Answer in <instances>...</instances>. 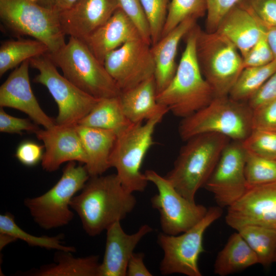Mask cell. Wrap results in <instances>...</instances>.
I'll return each instance as SVG.
<instances>
[{
	"label": "cell",
	"mask_w": 276,
	"mask_h": 276,
	"mask_svg": "<svg viewBox=\"0 0 276 276\" xmlns=\"http://www.w3.org/2000/svg\"><path fill=\"white\" fill-rule=\"evenodd\" d=\"M165 114H157L144 124L132 123L117 134L110 166L116 169L123 186L130 192H143L147 186L149 181L141 168L147 152L154 144L155 128Z\"/></svg>",
	"instance_id": "6"
},
{
	"label": "cell",
	"mask_w": 276,
	"mask_h": 276,
	"mask_svg": "<svg viewBox=\"0 0 276 276\" xmlns=\"http://www.w3.org/2000/svg\"><path fill=\"white\" fill-rule=\"evenodd\" d=\"M256 254L259 264L268 267L276 251V229L250 225L237 231Z\"/></svg>",
	"instance_id": "29"
},
{
	"label": "cell",
	"mask_w": 276,
	"mask_h": 276,
	"mask_svg": "<svg viewBox=\"0 0 276 276\" xmlns=\"http://www.w3.org/2000/svg\"><path fill=\"white\" fill-rule=\"evenodd\" d=\"M196 52L201 73L215 97L228 96L244 68L243 57L237 47L218 33L208 32L200 28Z\"/></svg>",
	"instance_id": "9"
},
{
	"label": "cell",
	"mask_w": 276,
	"mask_h": 276,
	"mask_svg": "<svg viewBox=\"0 0 276 276\" xmlns=\"http://www.w3.org/2000/svg\"><path fill=\"white\" fill-rule=\"evenodd\" d=\"M245 174L248 187L275 182L276 159L262 157L246 150Z\"/></svg>",
	"instance_id": "33"
},
{
	"label": "cell",
	"mask_w": 276,
	"mask_h": 276,
	"mask_svg": "<svg viewBox=\"0 0 276 276\" xmlns=\"http://www.w3.org/2000/svg\"><path fill=\"white\" fill-rule=\"evenodd\" d=\"M196 21L193 18L185 20L151 46L157 94L169 85L174 76L178 65L176 57L178 45L189 31L196 24Z\"/></svg>",
	"instance_id": "22"
},
{
	"label": "cell",
	"mask_w": 276,
	"mask_h": 276,
	"mask_svg": "<svg viewBox=\"0 0 276 276\" xmlns=\"http://www.w3.org/2000/svg\"><path fill=\"white\" fill-rule=\"evenodd\" d=\"M266 38L276 61V27H267Z\"/></svg>",
	"instance_id": "45"
},
{
	"label": "cell",
	"mask_w": 276,
	"mask_h": 276,
	"mask_svg": "<svg viewBox=\"0 0 276 276\" xmlns=\"http://www.w3.org/2000/svg\"><path fill=\"white\" fill-rule=\"evenodd\" d=\"M150 32L151 45L161 38L170 0H140Z\"/></svg>",
	"instance_id": "34"
},
{
	"label": "cell",
	"mask_w": 276,
	"mask_h": 276,
	"mask_svg": "<svg viewBox=\"0 0 276 276\" xmlns=\"http://www.w3.org/2000/svg\"><path fill=\"white\" fill-rule=\"evenodd\" d=\"M120 8L118 0H77L59 12L61 28L65 35L83 40Z\"/></svg>",
	"instance_id": "17"
},
{
	"label": "cell",
	"mask_w": 276,
	"mask_h": 276,
	"mask_svg": "<svg viewBox=\"0 0 276 276\" xmlns=\"http://www.w3.org/2000/svg\"><path fill=\"white\" fill-rule=\"evenodd\" d=\"M206 11L205 0H170L162 37L187 19L203 17Z\"/></svg>",
	"instance_id": "32"
},
{
	"label": "cell",
	"mask_w": 276,
	"mask_h": 276,
	"mask_svg": "<svg viewBox=\"0 0 276 276\" xmlns=\"http://www.w3.org/2000/svg\"><path fill=\"white\" fill-rule=\"evenodd\" d=\"M75 126L56 124L52 128L39 129L35 132L37 139L43 143L41 166L45 171H55L65 162L86 164V154Z\"/></svg>",
	"instance_id": "18"
},
{
	"label": "cell",
	"mask_w": 276,
	"mask_h": 276,
	"mask_svg": "<svg viewBox=\"0 0 276 276\" xmlns=\"http://www.w3.org/2000/svg\"><path fill=\"white\" fill-rule=\"evenodd\" d=\"M275 72L274 60L265 65L244 67L228 96L235 100L247 102Z\"/></svg>",
	"instance_id": "30"
},
{
	"label": "cell",
	"mask_w": 276,
	"mask_h": 276,
	"mask_svg": "<svg viewBox=\"0 0 276 276\" xmlns=\"http://www.w3.org/2000/svg\"><path fill=\"white\" fill-rule=\"evenodd\" d=\"M30 60L15 68L0 87V106L19 110L44 128H52L55 121L41 108L31 88L29 68Z\"/></svg>",
	"instance_id": "16"
},
{
	"label": "cell",
	"mask_w": 276,
	"mask_h": 276,
	"mask_svg": "<svg viewBox=\"0 0 276 276\" xmlns=\"http://www.w3.org/2000/svg\"><path fill=\"white\" fill-rule=\"evenodd\" d=\"M252 116L247 102L228 96L215 97L203 108L182 119L178 132L184 141L201 134L217 133L242 142L252 130Z\"/></svg>",
	"instance_id": "4"
},
{
	"label": "cell",
	"mask_w": 276,
	"mask_h": 276,
	"mask_svg": "<svg viewBox=\"0 0 276 276\" xmlns=\"http://www.w3.org/2000/svg\"><path fill=\"white\" fill-rule=\"evenodd\" d=\"M144 254L142 252H133L127 265L126 275L127 276H151L144 263Z\"/></svg>",
	"instance_id": "44"
},
{
	"label": "cell",
	"mask_w": 276,
	"mask_h": 276,
	"mask_svg": "<svg viewBox=\"0 0 276 276\" xmlns=\"http://www.w3.org/2000/svg\"><path fill=\"white\" fill-rule=\"evenodd\" d=\"M255 14L267 27H276V0H246Z\"/></svg>",
	"instance_id": "42"
},
{
	"label": "cell",
	"mask_w": 276,
	"mask_h": 276,
	"mask_svg": "<svg viewBox=\"0 0 276 276\" xmlns=\"http://www.w3.org/2000/svg\"><path fill=\"white\" fill-rule=\"evenodd\" d=\"M151 46L139 38L124 43L106 57L103 65L121 92L154 76Z\"/></svg>",
	"instance_id": "14"
},
{
	"label": "cell",
	"mask_w": 276,
	"mask_h": 276,
	"mask_svg": "<svg viewBox=\"0 0 276 276\" xmlns=\"http://www.w3.org/2000/svg\"><path fill=\"white\" fill-rule=\"evenodd\" d=\"M222 208L208 209L204 217L188 230L178 235L160 233L157 242L164 251L159 269L163 275L180 273L188 276H201L198 261L204 251L203 238L206 229L221 217Z\"/></svg>",
	"instance_id": "10"
},
{
	"label": "cell",
	"mask_w": 276,
	"mask_h": 276,
	"mask_svg": "<svg viewBox=\"0 0 276 276\" xmlns=\"http://www.w3.org/2000/svg\"><path fill=\"white\" fill-rule=\"evenodd\" d=\"M16 240L15 238L10 235L0 233V249L2 250L8 244Z\"/></svg>",
	"instance_id": "47"
},
{
	"label": "cell",
	"mask_w": 276,
	"mask_h": 276,
	"mask_svg": "<svg viewBox=\"0 0 276 276\" xmlns=\"http://www.w3.org/2000/svg\"><path fill=\"white\" fill-rule=\"evenodd\" d=\"M231 141L217 133L192 137L186 141L173 168L164 176L181 195L195 202L197 191L204 187Z\"/></svg>",
	"instance_id": "3"
},
{
	"label": "cell",
	"mask_w": 276,
	"mask_h": 276,
	"mask_svg": "<svg viewBox=\"0 0 276 276\" xmlns=\"http://www.w3.org/2000/svg\"><path fill=\"white\" fill-rule=\"evenodd\" d=\"M49 52L45 43L34 38L6 40L0 47V76L26 60Z\"/></svg>",
	"instance_id": "28"
},
{
	"label": "cell",
	"mask_w": 276,
	"mask_h": 276,
	"mask_svg": "<svg viewBox=\"0 0 276 276\" xmlns=\"http://www.w3.org/2000/svg\"><path fill=\"white\" fill-rule=\"evenodd\" d=\"M246 157L242 143L231 140L203 187L213 194L221 208L231 206L248 188L245 174Z\"/></svg>",
	"instance_id": "13"
},
{
	"label": "cell",
	"mask_w": 276,
	"mask_h": 276,
	"mask_svg": "<svg viewBox=\"0 0 276 276\" xmlns=\"http://www.w3.org/2000/svg\"><path fill=\"white\" fill-rule=\"evenodd\" d=\"M72 252L58 251L55 263L33 272L35 276H98L99 257H75Z\"/></svg>",
	"instance_id": "27"
},
{
	"label": "cell",
	"mask_w": 276,
	"mask_h": 276,
	"mask_svg": "<svg viewBox=\"0 0 276 276\" xmlns=\"http://www.w3.org/2000/svg\"><path fill=\"white\" fill-rule=\"evenodd\" d=\"M144 174L158 191L151 198V203L159 213L163 233L180 234L197 224L205 215L208 209L181 195L165 176L152 170H147Z\"/></svg>",
	"instance_id": "12"
},
{
	"label": "cell",
	"mask_w": 276,
	"mask_h": 276,
	"mask_svg": "<svg viewBox=\"0 0 276 276\" xmlns=\"http://www.w3.org/2000/svg\"><path fill=\"white\" fill-rule=\"evenodd\" d=\"M276 99V72L247 102L252 110Z\"/></svg>",
	"instance_id": "43"
},
{
	"label": "cell",
	"mask_w": 276,
	"mask_h": 276,
	"mask_svg": "<svg viewBox=\"0 0 276 276\" xmlns=\"http://www.w3.org/2000/svg\"><path fill=\"white\" fill-rule=\"evenodd\" d=\"M139 38H142L137 28L120 8L104 24L83 41L103 64L110 53L124 43Z\"/></svg>",
	"instance_id": "21"
},
{
	"label": "cell",
	"mask_w": 276,
	"mask_h": 276,
	"mask_svg": "<svg viewBox=\"0 0 276 276\" xmlns=\"http://www.w3.org/2000/svg\"><path fill=\"white\" fill-rule=\"evenodd\" d=\"M199 29L195 24L185 36V48L174 76L156 97L159 104L182 119L203 108L215 97L197 61L196 43Z\"/></svg>",
	"instance_id": "2"
},
{
	"label": "cell",
	"mask_w": 276,
	"mask_h": 276,
	"mask_svg": "<svg viewBox=\"0 0 276 276\" xmlns=\"http://www.w3.org/2000/svg\"><path fill=\"white\" fill-rule=\"evenodd\" d=\"M38 74L33 81L47 87L57 103L58 125L75 126L93 109L99 99L81 90L58 71L48 53L30 59Z\"/></svg>",
	"instance_id": "11"
},
{
	"label": "cell",
	"mask_w": 276,
	"mask_h": 276,
	"mask_svg": "<svg viewBox=\"0 0 276 276\" xmlns=\"http://www.w3.org/2000/svg\"><path fill=\"white\" fill-rule=\"evenodd\" d=\"M225 221L237 231L250 225L276 229V181L249 187L227 208Z\"/></svg>",
	"instance_id": "15"
},
{
	"label": "cell",
	"mask_w": 276,
	"mask_h": 276,
	"mask_svg": "<svg viewBox=\"0 0 276 276\" xmlns=\"http://www.w3.org/2000/svg\"><path fill=\"white\" fill-rule=\"evenodd\" d=\"M273 262L276 263V251H275V255H274V257Z\"/></svg>",
	"instance_id": "49"
},
{
	"label": "cell",
	"mask_w": 276,
	"mask_h": 276,
	"mask_svg": "<svg viewBox=\"0 0 276 276\" xmlns=\"http://www.w3.org/2000/svg\"><path fill=\"white\" fill-rule=\"evenodd\" d=\"M3 24L18 36H27L45 43L49 53L65 44V34L59 20V12L43 6L36 0H0Z\"/></svg>",
	"instance_id": "7"
},
{
	"label": "cell",
	"mask_w": 276,
	"mask_h": 276,
	"mask_svg": "<svg viewBox=\"0 0 276 276\" xmlns=\"http://www.w3.org/2000/svg\"><path fill=\"white\" fill-rule=\"evenodd\" d=\"M120 8L134 24L141 38L151 45L149 25L140 0H118Z\"/></svg>",
	"instance_id": "36"
},
{
	"label": "cell",
	"mask_w": 276,
	"mask_h": 276,
	"mask_svg": "<svg viewBox=\"0 0 276 276\" xmlns=\"http://www.w3.org/2000/svg\"><path fill=\"white\" fill-rule=\"evenodd\" d=\"M154 76L136 86L121 91L119 98L125 115L132 123H142L157 114L167 113L168 107L157 101Z\"/></svg>",
	"instance_id": "24"
},
{
	"label": "cell",
	"mask_w": 276,
	"mask_h": 276,
	"mask_svg": "<svg viewBox=\"0 0 276 276\" xmlns=\"http://www.w3.org/2000/svg\"><path fill=\"white\" fill-rule=\"evenodd\" d=\"M243 58L244 67L265 65L274 60L266 33L259 39Z\"/></svg>",
	"instance_id": "38"
},
{
	"label": "cell",
	"mask_w": 276,
	"mask_h": 276,
	"mask_svg": "<svg viewBox=\"0 0 276 276\" xmlns=\"http://www.w3.org/2000/svg\"><path fill=\"white\" fill-rule=\"evenodd\" d=\"M132 124L124 113L119 96L100 99L77 125L112 130L118 134Z\"/></svg>",
	"instance_id": "26"
},
{
	"label": "cell",
	"mask_w": 276,
	"mask_h": 276,
	"mask_svg": "<svg viewBox=\"0 0 276 276\" xmlns=\"http://www.w3.org/2000/svg\"><path fill=\"white\" fill-rule=\"evenodd\" d=\"M89 177L84 165H77L74 161L68 162L53 187L41 195L26 198L24 205L34 222L44 229L66 225L74 216L71 201Z\"/></svg>",
	"instance_id": "8"
},
{
	"label": "cell",
	"mask_w": 276,
	"mask_h": 276,
	"mask_svg": "<svg viewBox=\"0 0 276 276\" xmlns=\"http://www.w3.org/2000/svg\"><path fill=\"white\" fill-rule=\"evenodd\" d=\"M132 193L124 188L117 174L90 177L70 206L85 233L94 237L134 209L136 200Z\"/></svg>",
	"instance_id": "1"
},
{
	"label": "cell",
	"mask_w": 276,
	"mask_h": 276,
	"mask_svg": "<svg viewBox=\"0 0 276 276\" xmlns=\"http://www.w3.org/2000/svg\"><path fill=\"white\" fill-rule=\"evenodd\" d=\"M106 231L105 251L98 276H125L134 248L145 235L152 231V228L144 224L135 233L128 234L124 231L120 221H117Z\"/></svg>",
	"instance_id": "20"
},
{
	"label": "cell",
	"mask_w": 276,
	"mask_h": 276,
	"mask_svg": "<svg viewBox=\"0 0 276 276\" xmlns=\"http://www.w3.org/2000/svg\"><path fill=\"white\" fill-rule=\"evenodd\" d=\"M44 152V146L32 141L21 142L17 147L15 157L23 165L33 167L41 162Z\"/></svg>",
	"instance_id": "41"
},
{
	"label": "cell",
	"mask_w": 276,
	"mask_h": 276,
	"mask_svg": "<svg viewBox=\"0 0 276 276\" xmlns=\"http://www.w3.org/2000/svg\"><path fill=\"white\" fill-rule=\"evenodd\" d=\"M241 0H205L206 31L214 32L224 15Z\"/></svg>",
	"instance_id": "37"
},
{
	"label": "cell",
	"mask_w": 276,
	"mask_h": 276,
	"mask_svg": "<svg viewBox=\"0 0 276 276\" xmlns=\"http://www.w3.org/2000/svg\"><path fill=\"white\" fill-rule=\"evenodd\" d=\"M242 143L247 151L254 154L276 159V130L252 129Z\"/></svg>",
	"instance_id": "35"
},
{
	"label": "cell",
	"mask_w": 276,
	"mask_h": 276,
	"mask_svg": "<svg viewBox=\"0 0 276 276\" xmlns=\"http://www.w3.org/2000/svg\"><path fill=\"white\" fill-rule=\"evenodd\" d=\"M252 129L276 130V99L252 110Z\"/></svg>",
	"instance_id": "39"
},
{
	"label": "cell",
	"mask_w": 276,
	"mask_h": 276,
	"mask_svg": "<svg viewBox=\"0 0 276 276\" xmlns=\"http://www.w3.org/2000/svg\"><path fill=\"white\" fill-rule=\"evenodd\" d=\"M259 263L258 258L238 232L232 234L219 252L214 263V273L226 276Z\"/></svg>",
	"instance_id": "25"
},
{
	"label": "cell",
	"mask_w": 276,
	"mask_h": 276,
	"mask_svg": "<svg viewBox=\"0 0 276 276\" xmlns=\"http://www.w3.org/2000/svg\"><path fill=\"white\" fill-rule=\"evenodd\" d=\"M75 128L86 154L84 166L89 176L103 175L110 168V157L117 133L112 130L80 125H76Z\"/></svg>",
	"instance_id": "23"
},
{
	"label": "cell",
	"mask_w": 276,
	"mask_h": 276,
	"mask_svg": "<svg viewBox=\"0 0 276 276\" xmlns=\"http://www.w3.org/2000/svg\"><path fill=\"white\" fill-rule=\"evenodd\" d=\"M0 233L10 235L17 240L25 241L29 245L48 249H56L74 252L76 248L63 244V235L55 236H36L30 234L21 228L15 222L14 217L10 213L0 215Z\"/></svg>",
	"instance_id": "31"
},
{
	"label": "cell",
	"mask_w": 276,
	"mask_h": 276,
	"mask_svg": "<svg viewBox=\"0 0 276 276\" xmlns=\"http://www.w3.org/2000/svg\"><path fill=\"white\" fill-rule=\"evenodd\" d=\"M77 0H56L55 9L58 12L70 8Z\"/></svg>",
	"instance_id": "46"
},
{
	"label": "cell",
	"mask_w": 276,
	"mask_h": 276,
	"mask_svg": "<svg viewBox=\"0 0 276 276\" xmlns=\"http://www.w3.org/2000/svg\"><path fill=\"white\" fill-rule=\"evenodd\" d=\"M38 3L43 6L49 8L55 9L56 0H36Z\"/></svg>",
	"instance_id": "48"
},
{
	"label": "cell",
	"mask_w": 276,
	"mask_h": 276,
	"mask_svg": "<svg viewBox=\"0 0 276 276\" xmlns=\"http://www.w3.org/2000/svg\"><path fill=\"white\" fill-rule=\"evenodd\" d=\"M48 55L66 79L90 96L100 99L120 95L103 64L82 40L70 37L60 49Z\"/></svg>",
	"instance_id": "5"
},
{
	"label": "cell",
	"mask_w": 276,
	"mask_h": 276,
	"mask_svg": "<svg viewBox=\"0 0 276 276\" xmlns=\"http://www.w3.org/2000/svg\"><path fill=\"white\" fill-rule=\"evenodd\" d=\"M39 129L37 124L32 123L29 119L19 118L11 116L5 112L3 107H1V132L19 134H21L25 131L35 133Z\"/></svg>",
	"instance_id": "40"
},
{
	"label": "cell",
	"mask_w": 276,
	"mask_h": 276,
	"mask_svg": "<svg viewBox=\"0 0 276 276\" xmlns=\"http://www.w3.org/2000/svg\"><path fill=\"white\" fill-rule=\"evenodd\" d=\"M267 28L247 1L241 0L224 15L215 32L229 40L243 57L266 33Z\"/></svg>",
	"instance_id": "19"
}]
</instances>
